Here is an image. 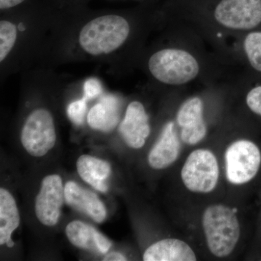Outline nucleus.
<instances>
[{"mask_svg":"<svg viewBox=\"0 0 261 261\" xmlns=\"http://www.w3.org/2000/svg\"><path fill=\"white\" fill-rule=\"evenodd\" d=\"M166 19L167 43L151 51L146 61L154 82L175 92L234 76L232 66L197 31Z\"/></svg>","mask_w":261,"mask_h":261,"instance_id":"f257e3e1","label":"nucleus"},{"mask_svg":"<svg viewBox=\"0 0 261 261\" xmlns=\"http://www.w3.org/2000/svg\"><path fill=\"white\" fill-rule=\"evenodd\" d=\"M162 13L195 29L219 53L228 39L261 27V0H166Z\"/></svg>","mask_w":261,"mask_h":261,"instance_id":"f03ea898","label":"nucleus"},{"mask_svg":"<svg viewBox=\"0 0 261 261\" xmlns=\"http://www.w3.org/2000/svg\"><path fill=\"white\" fill-rule=\"evenodd\" d=\"M132 23L128 17L119 14L96 17L81 29L80 47L92 56L111 54L129 40L133 32Z\"/></svg>","mask_w":261,"mask_h":261,"instance_id":"7ed1b4c3","label":"nucleus"},{"mask_svg":"<svg viewBox=\"0 0 261 261\" xmlns=\"http://www.w3.org/2000/svg\"><path fill=\"white\" fill-rule=\"evenodd\" d=\"M202 227L207 247L215 256L226 257L234 250L240 226L236 214L227 206L216 204L207 207L202 216Z\"/></svg>","mask_w":261,"mask_h":261,"instance_id":"20e7f679","label":"nucleus"},{"mask_svg":"<svg viewBox=\"0 0 261 261\" xmlns=\"http://www.w3.org/2000/svg\"><path fill=\"white\" fill-rule=\"evenodd\" d=\"M210 84L201 86L198 92L183 99L176 111L174 122L179 128L182 142L187 145H196L207 136L208 123L206 118V97Z\"/></svg>","mask_w":261,"mask_h":261,"instance_id":"39448f33","label":"nucleus"},{"mask_svg":"<svg viewBox=\"0 0 261 261\" xmlns=\"http://www.w3.org/2000/svg\"><path fill=\"white\" fill-rule=\"evenodd\" d=\"M57 140L54 118L44 108H37L27 117L20 141L27 152L34 157H42L56 145Z\"/></svg>","mask_w":261,"mask_h":261,"instance_id":"423d86ee","label":"nucleus"},{"mask_svg":"<svg viewBox=\"0 0 261 261\" xmlns=\"http://www.w3.org/2000/svg\"><path fill=\"white\" fill-rule=\"evenodd\" d=\"M181 176L187 190L197 193H209L217 186L219 167L216 156L210 150L196 149L187 158Z\"/></svg>","mask_w":261,"mask_h":261,"instance_id":"0eeeda50","label":"nucleus"},{"mask_svg":"<svg viewBox=\"0 0 261 261\" xmlns=\"http://www.w3.org/2000/svg\"><path fill=\"white\" fill-rule=\"evenodd\" d=\"M225 161L228 181L233 185H244L251 181L258 172L260 151L251 141L237 140L226 149Z\"/></svg>","mask_w":261,"mask_h":261,"instance_id":"6e6552de","label":"nucleus"},{"mask_svg":"<svg viewBox=\"0 0 261 261\" xmlns=\"http://www.w3.org/2000/svg\"><path fill=\"white\" fill-rule=\"evenodd\" d=\"M65 200V187L59 175L51 174L43 178L35 202V214L43 225L58 224Z\"/></svg>","mask_w":261,"mask_h":261,"instance_id":"1a4fd4ad","label":"nucleus"},{"mask_svg":"<svg viewBox=\"0 0 261 261\" xmlns=\"http://www.w3.org/2000/svg\"><path fill=\"white\" fill-rule=\"evenodd\" d=\"M119 132L128 147L140 149L145 145L150 134V125L145 106L140 101L128 105Z\"/></svg>","mask_w":261,"mask_h":261,"instance_id":"9d476101","label":"nucleus"},{"mask_svg":"<svg viewBox=\"0 0 261 261\" xmlns=\"http://www.w3.org/2000/svg\"><path fill=\"white\" fill-rule=\"evenodd\" d=\"M181 148L176 123L168 121L163 126L159 139L148 155L150 167L156 170L164 169L177 160Z\"/></svg>","mask_w":261,"mask_h":261,"instance_id":"9b49d317","label":"nucleus"},{"mask_svg":"<svg viewBox=\"0 0 261 261\" xmlns=\"http://www.w3.org/2000/svg\"><path fill=\"white\" fill-rule=\"evenodd\" d=\"M65 200L70 207L87 215L98 224L102 223L107 217V211L99 197L74 181L65 184Z\"/></svg>","mask_w":261,"mask_h":261,"instance_id":"f8f14e48","label":"nucleus"},{"mask_svg":"<svg viewBox=\"0 0 261 261\" xmlns=\"http://www.w3.org/2000/svg\"><path fill=\"white\" fill-rule=\"evenodd\" d=\"M67 238L72 245L84 250L106 254L112 243L104 235L90 225L81 221H73L65 228Z\"/></svg>","mask_w":261,"mask_h":261,"instance_id":"ddd939ff","label":"nucleus"},{"mask_svg":"<svg viewBox=\"0 0 261 261\" xmlns=\"http://www.w3.org/2000/svg\"><path fill=\"white\" fill-rule=\"evenodd\" d=\"M145 261H195L193 250L178 239H165L149 246L143 255Z\"/></svg>","mask_w":261,"mask_h":261,"instance_id":"4468645a","label":"nucleus"},{"mask_svg":"<svg viewBox=\"0 0 261 261\" xmlns=\"http://www.w3.org/2000/svg\"><path fill=\"white\" fill-rule=\"evenodd\" d=\"M77 171L80 177L97 191L106 192V181L111 173V165L103 160L84 154L77 160Z\"/></svg>","mask_w":261,"mask_h":261,"instance_id":"2eb2a0df","label":"nucleus"},{"mask_svg":"<svg viewBox=\"0 0 261 261\" xmlns=\"http://www.w3.org/2000/svg\"><path fill=\"white\" fill-rule=\"evenodd\" d=\"M20 216L16 202L10 192L0 189V245H15L12 234L20 225Z\"/></svg>","mask_w":261,"mask_h":261,"instance_id":"dca6fc26","label":"nucleus"},{"mask_svg":"<svg viewBox=\"0 0 261 261\" xmlns=\"http://www.w3.org/2000/svg\"><path fill=\"white\" fill-rule=\"evenodd\" d=\"M118 121V106L116 99L106 98L95 105L87 116V122L93 129L108 132L116 126Z\"/></svg>","mask_w":261,"mask_h":261,"instance_id":"f3484780","label":"nucleus"},{"mask_svg":"<svg viewBox=\"0 0 261 261\" xmlns=\"http://www.w3.org/2000/svg\"><path fill=\"white\" fill-rule=\"evenodd\" d=\"M233 82L235 90L243 94L247 109L261 118V82H255L250 86L244 77L238 74L235 75Z\"/></svg>","mask_w":261,"mask_h":261,"instance_id":"a211bd4d","label":"nucleus"},{"mask_svg":"<svg viewBox=\"0 0 261 261\" xmlns=\"http://www.w3.org/2000/svg\"><path fill=\"white\" fill-rule=\"evenodd\" d=\"M18 37V29L13 22L8 20L0 21V62L8 58L14 47Z\"/></svg>","mask_w":261,"mask_h":261,"instance_id":"6ab92c4d","label":"nucleus"},{"mask_svg":"<svg viewBox=\"0 0 261 261\" xmlns=\"http://www.w3.org/2000/svg\"><path fill=\"white\" fill-rule=\"evenodd\" d=\"M87 111V104L85 99L72 102L68 108V115L70 119L75 124L81 125L84 122Z\"/></svg>","mask_w":261,"mask_h":261,"instance_id":"aec40b11","label":"nucleus"},{"mask_svg":"<svg viewBox=\"0 0 261 261\" xmlns=\"http://www.w3.org/2000/svg\"><path fill=\"white\" fill-rule=\"evenodd\" d=\"M84 91L87 97L90 98L96 97L101 92L100 84L97 80L87 81L84 85Z\"/></svg>","mask_w":261,"mask_h":261,"instance_id":"412c9836","label":"nucleus"},{"mask_svg":"<svg viewBox=\"0 0 261 261\" xmlns=\"http://www.w3.org/2000/svg\"><path fill=\"white\" fill-rule=\"evenodd\" d=\"M27 0H0V10L5 11L17 8L23 4Z\"/></svg>","mask_w":261,"mask_h":261,"instance_id":"4be33fe9","label":"nucleus"},{"mask_svg":"<svg viewBox=\"0 0 261 261\" xmlns=\"http://www.w3.org/2000/svg\"><path fill=\"white\" fill-rule=\"evenodd\" d=\"M126 260V257L123 254L118 252H110L103 259V260L108 261H123Z\"/></svg>","mask_w":261,"mask_h":261,"instance_id":"5701e85b","label":"nucleus"}]
</instances>
